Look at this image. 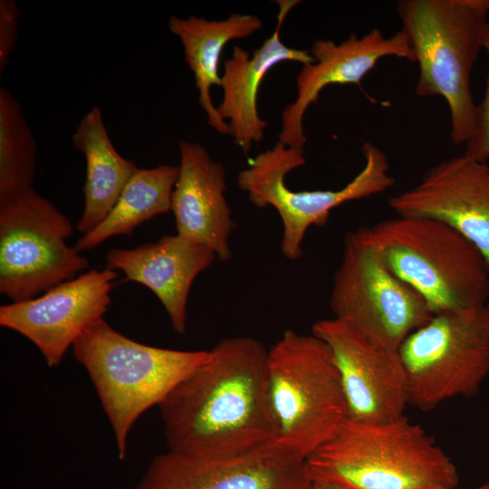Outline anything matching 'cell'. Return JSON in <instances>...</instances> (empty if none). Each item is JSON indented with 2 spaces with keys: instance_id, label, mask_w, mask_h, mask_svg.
Masks as SVG:
<instances>
[{
  "instance_id": "1",
  "label": "cell",
  "mask_w": 489,
  "mask_h": 489,
  "mask_svg": "<svg viewBox=\"0 0 489 489\" xmlns=\"http://www.w3.org/2000/svg\"><path fill=\"white\" fill-rule=\"evenodd\" d=\"M268 350L251 337L221 340L158 406L168 450L240 455L273 441Z\"/></svg>"
},
{
  "instance_id": "2",
  "label": "cell",
  "mask_w": 489,
  "mask_h": 489,
  "mask_svg": "<svg viewBox=\"0 0 489 489\" xmlns=\"http://www.w3.org/2000/svg\"><path fill=\"white\" fill-rule=\"evenodd\" d=\"M311 481L349 489H450L459 483L449 455L405 415L384 422L347 419L305 459Z\"/></svg>"
},
{
  "instance_id": "3",
  "label": "cell",
  "mask_w": 489,
  "mask_h": 489,
  "mask_svg": "<svg viewBox=\"0 0 489 489\" xmlns=\"http://www.w3.org/2000/svg\"><path fill=\"white\" fill-rule=\"evenodd\" d=\"M398 13L419 68L416 93L444 98L451 139L466 144L476 124L471 73L483 48L489 0H401Z\"/></svg>"
},
{
  "instance_id": "4",
  "label": "cell",
  "mask_w": 489,
  "mask_h": 489,
  "mask_svg": "<svg viewBox=\"0 0 489 489\" xmlns=\"http://www.w3.org/2000/svg\"><path fill=\"white\" fill-rule=\"evenodd\" d=\"M89 374L115 436L118 455H127L128 437L137 419L159 406L199 367L208 350H179L137 342L114 330L104 318L72 345Z\"/></svg>"
},
{
  "instance_id": "5",
  "label": "cell",
  "mask_w": 489,
  "mask_h": 489,
  "mask_svg": "<svg viewBox=\"0 0 489 489\" xmlns=\"http://www.w3.org/2000/svg\"><path fill=\"white\" fill-rule=\"evenodd\" d=\"M390 270L412 286L433 314L489 301V266L480 251L449 225L430 217L401 216L369 227Z\"/></svg>"
},
{
  "instance_id": "6",
  "label": "cell",
  "mask_w": 489,
  "mask_h": 489,
  "mask_svg": "<svg viewBox=\"0 0 489 489\" xmlns=\"http://www.w3.org/2000/svg\"><path fill=\"white\" fill-rule=\"evenodd\" d=\"M273 441L306 459L348 419L347 405L328 345L286 330L268 350Z\"/></svg>"
},
{
  "instance_id": "7",
  "label": "cell",
  "mask_w": 489,
  "mask_h": 489,
  "mask_svg": "<svg viewBox=\"0 0 489 489\" xmlns=\"http://www.w3.org/2000/svg\"><path fill=\"white\" fill-rule=\"evenodd\" d=\"M365 163L362 169L343 187L337 190H302L289 188L286 175L305 164L304 149L277 141L274 146L249 160L237 176L238 187L247 193L258 208L273 206L283 223L281 252L288 260H298L308 229L324 226L331 212L340 205L380 194L395 184L388 173L386 154L367 141L362 146Z\"/></svg>"
},
{
  "instance_id": "8",
  "label": "cell",
  "mask_w": 489,
  "mask_h": 489,
  "mask_svg": "<svg viewBox=\"0 0 489 489\" xmlns=\"http://www.w3.org/2000/svg\"><path fill=\"white\" fill-rule=\"evenodd\" d=\"M72 232L33 186L0 196V292L29 300L86 270L88 259L66 243Z\"/></svg>"
},
{
  "instance_id": "9",
  "label": "cell",
  "mask_w": 489,
  "mask_h": 489,
  "mask_svg": "<svg viewBox=\"0 0 489 489\" xmlns=\"http://www.w3.org/2000/svg\"><path fill=\"white\" fill-rule=\"evenodd\" d=\"M398 351L410 406L428 411L453 398L475 395L489 375V301L434 314Z\"/></svg>"
},
{
  "instance_id": "10",
  "label": "cell",
  "mask_w": 489,
  "mask_h": 489,
  "mask_svg": "<svg viewBox=\"0 0 489 489\" xmlns=\"http://www.w3.org/2000/svg\"><path fill=\"white\" fill-rule=\"evenodd\" d=\"M330 307L333 318L398 350L434 315L424 298L388 266L369 227L344 237Z\"/></svg>"
},
{
  "instance_id": "11",
  "label": "cell",
  "mask_w": 489,
  "mask_h": 489,
  "mask_svg": "<svg viewBox=\"0 0 489 489\" xmlns=\"http://www.w3.org/2000/svg\"><path fill=\"white\" fill-rule=\"evenodd\" d=\"M312 333L329 347L348 411L357 422H384L404 416L407 372L398 349L335 318L316 321Z\"/></svg>"
},
{
  "instance_id": "12",
  "label": "cell",
  "mask_w": 489,
  "mask_h": 489,
  "mask_svg": "<svg viewBox=\"0 0 489 489\" xmlns=\"http://www.w3.org/2000/svg\"><path fill=\"white\" fill-rule=\"evenodd\" d=\"M305 459L274 443L206 457L168 450L149 463L137 489H311Z\"/></svg>"
},
{
  "instance_id": "13",
  "label": "cell",
  "mask_w": 489,
  "mask_h": 489,
  "mask_svg": "<svg viewBox=\"0 0 489 489\" xmlns=\"http://www.w3.org/2000/svg\"><path fill=\"white\" fill-rule=\"evenodd\" d=\"M117 275L107 268L92 269L34 298L4 304L0 325L28 339L48 367H56L78 338L103 318Z\"/></svg>"
},
{
  "instance_id": "14",
  "label": "cell",
  "mask_w": 489,
  "mask_h": 489,
  "mask_svg": "<svg viewBox=\"0 0 489 489\" xmlns=\"http://www.w3.org/2000/svg\"><path fill=\"white\" fill-rule=\"evenodd\" d=\"M401 216L440 220L464 235L489 266V166L465 154L431 168L418 184L388 199Z\"/></svg>"
},
{
  "instance_id": "15",
  "label": "cell",
  "mask_w": 489,
  "mask_h": 489,
  "mask_svg": "<svg viewBox=\"0 0 489 489\" xmlns=\"http://www.w3.org/2000/svg\"><path fill=\"white\" fill-rule=\"evenodd\" d=\"M314 62L302 64L296 77L297 96L282 113L279 141L304 149L306 137L303 117L315 103L321 91L332 84H360L378 63L388 56L416 62L406 34L398 31L387 37L379 29H372L359 37L352 33L340 43L328 39H315L311 47Z\"/></svg>"
},
{
  "instance_id": "16",
  "label": "cell",
  "mask_w": 489,
  "mask_h": 489,
  "mask_svg": "<svg viewBox=\"0 0 489 489\" xmlns=\"http://www.w3.org/2000/svg\"><path fill=\"white\" fill-rule=\"evenodd\" d=\"M178 148L180 163L170 208L177 234L209 247L218 260L227 261L235 224L225 198L224 167L197 142L180 140Z\"/></svg>"
},
{
  "instance_id": "17",
  "label": "cell",
  "mask_w": 489,
  "mask_h": 489,
  "mask_svg": "<svg viewBox=\"0 0 489 489\" xmlns=\"http://www.w3.org/2000/svg\"><path fill=\"white\" fill-rule=\"evenodd\" d=\"M217 259L209 247L177 234L132 249L112 248L105 255V268L121 271L157 296L173 330L187 331L189 291L196 277Z\"/></svg>"
},
{
  "instance_id": "18",
  "label": "cell",
  "mask_w": 489,
  "mask_h": 489,
  "mask_svg": "<svg viewBox=\"0 0 489 489\" xmlns=\"http://www.w3.org/2000/svg\"><path fill=\"white\" fill-rule=\"evenodd\" d=\"M277 2L280 9L273 34L252 53L235 46L232 57L224 62L220 83L223 98L216 110L223 120H228L230 135L245 153L263 139L268 126L260 117L257 105L260 85L267 72L283 62H314L310 52L289 47L281 40L283 20L299 1Z\"/></svg>"
},
{
  "instance_id": "19",
  "label": "cell",
  "mask_w": 489,
  "mask_h": 489,
  "mask_svg": "<svg viewBox=\"0 0 489 489\" xmlns=\"http://www.w3.org/2000/svg\"><path fill=\"white\" fill-rule=\"evenodd\" d=\"M183 46L185 61L194 74L198 90V102L207 123L222 135H230V128L223 120L211 100V87L220 86L218 64L225 46L231 41L245 38L263 27L262 20L253 14H233L224 20H207L190 15L170 16L168 23Z\"/></svg>"
},
{
  "instance_id": "20",
  "label": "cell",
  "mask_w": 489,
  "mask_h": 489,
  "mask_svg": "<svg viewBox=\"0 0 489 489\" xmlns=\"http://www.w3.org/2000/svg\"><path fill=\"white\" fill-rule=\"evenodd\" d=\"M72 143L86 162L84 206L76 224L77 230L85 235L107 216L139 168L115 149L99 107H92L81 120Z\"/></svg>"
},
{
  "instance_id": "21",
  "label": "cell",
  "mask_w": 489,
  "mask_h": 489,
  "mask_svg": "<svg viewBox=\"0 0 489 489\" xmlns=\"http://www.w3.org/2000/svg\"><path fill=\"white\" fill-rule=\"evenodd\" d=\"M178 166L160 165L139 168L129 178L107 216L91 232L82 235L73 248L82 253L110 237L130 236L140 224L170 211Z\"/></svg>"
},
{
  "instance_id": "22",
  "label": "cell",
  "mask_w": 489,
  "mask_h": 489,
  "mask_svg": "<svg viewBox=\"0 0 489 489\" xmlns=\"http://www.w3.org/2000/svg\"><path fill=\"white\" fill-rule=\"evenodd\" d=\"M36 142L22 107L10 91L0 88V196L33 186Z\"/></svg>"
},
{
  "instance_id": "23",
  "label": "cell",
  "mask_w": 489,
  "mask_h": 489,
  "mask_svg": "<svg viewBox=\"0 0 489 489\" xmlns=\"http://www.w3.org/2000/svg\"><path fill=\"white\" fill-rule=\"evenodd\" d=\"M483 48L489 53V22L484 33ZM463 154L483 162H487L489 159V75L484 98L477 105L475 133L465 144Z\"/></svg>"
},
{
  "instance_id": "24",
  "label": "cell",
  "mask_w": 489,
  "mask_h": 489,
  "mask_svg": "<svg viewBox=\"0 0 489 489\" xmlns=\"http://www.w3.org/2000/svg\"><path fill=\"white\" fill-rule=\"evenodd\" d=\"M20 11L14 0L0 1V75L3 74L18 40Z\"/></svg>"
},
{
  "instance_id": "25",
  "label": "cell",
  "mask_w": 489,
  "mask_h": 489,
  "mask_svg": "<svg viewBox=\"0 0 489 489\" xmlns=\"http://www.w3.org/2000/svg\"><path fill=\"white\" fill-rule=\"evenodd\" d=\"M311 489H349V488L334 482L316 480V481H312Z\"/></svg>"
},
{
  "instance_id": "26",
  "label": "cell",
  "mask_w": 489,
  "mask_h": 489,
  "mask_svg": "<svg viewBox=\"0 0 489 489\" xmlns=\"http://www.w3.org/2000/svg\"><path fill=\"white\" fill-rule=\"evenodd\" d=\"M450 489H455V488H450ZM475 489H489V484H484Z\"/></svg>"
}]
</instances>
